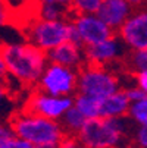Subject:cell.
<instances>
[{
    "instance_id": "obj_29",
    "label": "cell",
    "mask_w": 147,
    "mask_h": 148,
    "mask_svg": "<svg viewBox=\"0 0 147 148\" xmlns=\"http://www.w3.org/2000/svg\"><path fill=\"white\" fill-rule=\"evenodd\" d=\"M130 6H133V9H140L144 6V2L146 0H125Z\"/></svg>"
},
{
    "instance_id": "obj_26",
    "label": "cell",
    "mask_w": 147,
    "mask_h": 148,
    "mask_svg": "<svg viewBox=\"0 0 147 148\" xmlns=\"http://www.w3.org/2000/svg\"><path fill=\"white\" fill-rule=\"evenodd\" d=\"M56 148H82V145L78 142L75 136H65Z\"/></svg>"
},
{
    "instance_id": "obj_19",
    "label": "cell",
    "mask_w": 147,
    "mask_h": 148,
    "mask_svg": "<svg viewBox=\"0 0 147 148\" xmlns=\"http://www.w3.org/2000/svg\"><path fill=\"white\" fill-rule=\"evenodd\" d=\"M101 0H71L69 9L72 15L79 13H96Z\"/></svg>"
},
{
    "instance_id": "obj_21",
    "label": "cell",
    "mask_w": 147,
    "mask_h": 148,
    "mask_svg": "<svg viewBox=\"0 0 147 148\" xmlns=\"http://www.w3.org/2000/svg\"><path fill=\"white\" fill-rule=\"evenodd\" d=\"M131 141L137 148H147V125H135L131 131Z\"/></svg>"
},
{
    "instance_id": "obj_23",
    "label": "cell",
    "mask_w": 147,
    "mask_h": 148,
    "mask_svg": "<svg viewBox=\"0 0 147 148\" xmlns=\"http://www.w3.org/2000/svg\"><path fill=\"white\" fill-rule=\"evenodd\" d=\"M0 148H34V147L30 142H27V141H24V139H21V138H18V136L13 135L5 144L0 145Z\"/></svg>"
},
{
    "instance_id": "obj_15",
    "label": "cell",
    "mask_w": 147,
    "mask_h": 148,
    "mask_svg": "<svg viewBox=\"0 0 147 148\" xmlns=\"http://www.w3.org/2000/svg\"><path fill=\"white\" fill-rule=\"evenodd\" d=\"M84 122H86V117H84L74 106H71V107L63 113V116L59 119V123H60L62 129H63L66 136H75L79 132V129L82 128Z\"/></svg>"
},
{
    "instance_id": "obj_14",
    "label": "cell",
    "mask_w": 147,
    "mask_h": 148,
    "mask_svg": "<svg viewBox=\"0 0 147 148\" xmlns=\"http://www.w3.org/2000/svg\"><path fill=\"white\" fill-rule=\"evenodd\" d=\"M72 12L69 6L60 3H38L37 18L46 21H57V19H71Z\"/></svg>"
},
{
    "instance_id": "obj_5",
    "label": "cell",
    "mask_w": 147,
    "mask_h": 148,
    "mask_svg": "<svg viewBox=\"0 0 147 148\" xmlns=\"http://www.w3.org/2000/svg\"><path fill=\"white\" fill-rule=\"evenodd\" d=\"M25 35L28 43L43 51H49L65 41L72 40V24L71 19L46 21L35 18L27 27Z\"/></svg>"
},
{
    "instance_id": "obj_18",
    "label": "cell",
    "mask_w": 147,
    "mask_h": 148,
    "mask_svg": "<svg viewBox=\"0 0 147 148\" xmlns=\"http://www.w3.org/2000/svg\"><path fill=\"white\" fill-rule=\"evenodd\" d=\"M127 117L134 125H147V98L131 101L128 106Z\"/></svg>"
},
{
    "instance_id": "obj_1",
    "label": "cell",
    "mask_w": 147,
    "mask_h": 148,
    "mask_svg": "<svg viewBox=\"0 0 147 148\" xmlns=\"http://www.w3.org/2000/svg\"><path fill=\"white\" fill-rule=\"evenodd\" d=\"M0 53L9 76L24 87H35L49 63L46 51L31 43H6L0 46Z\"/></svg>"
},
{
    "instance_id": "obj_25",
    "label": "cell",
    "mask_w": 147,
    "mask_h": 148,
    "mask_svg": "<svg viewBox=\"0 0 147 148\" xmlns=\"http://www.w3.org/2000/svg\"><path fill=\"white\" fill-rule=\"evenodd\" d=\"M13 136V132H12V128L9 123H3L0 122V145L5 144L9 138Z\"/></svg>"
},
{
    "instance_id": "obj_6",
    "label": "cell",
    "mask_w": 147,
    "mask_h": 148,
    "mask_svg": "<svg viewBox=\"0 0 147 148\" xmlns=\"http://www.w3.org/2000/svg\"><path fill=\"white\" fill-rule=\"evenodd\" d=\"M78 84V71L57 65V63H47L43 73L40 75L35 88L49 92L52 95H71L77 94Z\"/></svg>"
},
{
    "instance_id": "obj_2",
    "label": "cell",
    "mask_w": 147,
    "mask_h": 148,
    "mask_svg": "<svg viewBox=\"0 0 147 148\" xmlns=\"http://www.w3.org/2000/svg\"><path fill=\"white\" fill-rule=\"evenodd\" d=\"M131 125L125 117L86 119L75 135L82 148H124L131 141Z\"/></svg>"
},
{
    "instance_id": "obj_10",
    "label": "cell",
    "mask_w": 147,
    "mask_h": 148,
    "mask_svg": "<svg viewBox=\"0 0 147 148\" xmlns=\"http://www.w3.org/2000/svg\"><path fill=\"white\" fill-rule=\"evenodd\" d=\"M128 50L147 49V13L144 9H134L124 24L115 31Z\"/></svg>"
},
{
    "instance_id": "obj_24",
    "label": "cell",
    "mask_w": 147,
    "mask_h": 148,
    "mask_svg": "<svg viewBox=\"0 0 147 148\" xmlns=\"http://www.w3.org/2000/svg\"><path fill=\"white\" fill-rule=\"evenodd\" d=\"M133 76V82L135 85H138L141 90L147 91V71H141V72H137Z\"/></svg>"
},
{
    "instance_id": "obj_3",
    "label": "cell",
    "mask_w": 147,
    "mask_h": 148,
    "mask_svg": "<svg viewBox=\"0 0 147 148\" xmlns=\"http://www.w3.org/2000/svg\"><path fill=\"white\" fill-rule=\"evenodd\" d=\"M9 125L15 136L30 142L34 148H56L66 136L57 120L30 113L24 109L9 116Z\"/></svg>"
},
{
    "instance_id": "obj_8",
    "label": "cell",
    "mask_w": 147,
    "mask_h": 148,
    "mask_svg": "<svg viewBox=\"0 0 147 148\" xmlns=\"http://www.w3.org/2000/svg\"><path fill=\"white\" fill-rule=\"evenodd\" d=\"M72 40L74 43L87 47L97 41H101L112 35V31L103 21L97 16V13H79L72 15Z\"/></svg>"
},
{
    "instance_id": "obj_17",
    "label": "cell",
    "mask_w": 147,
    "mask_h": 148,
    "mask_svg": "<svg viewBox=\"0 0 147 148\" xmlns=\"http://www.w3.org/2000/svg\"><path fill=\"white\" fill-rule=\"evenodd\" d=\"M121 65H124V68L131 75L141 71H147V49L128 50Z\"/></svg>"
},
{
    "instance_id": "obj_4",
    "label": "cell",
    "mask_w": 147,
    "mask_h": 148,
    "mask_svg": "<svg viewBox=\"0 0 147 148\" xmlns=\"http://www.w3.org/2000/svg\"><path fill=\"white\" fill-rule=\"evenodd\" d=\"M122 88L121 76L113 68L86 63L78 69L77 92L101 100Z\"/></svg>"
},
{
    "instance_id": "obj_11",
    "label": "cell",
    "mask_w": 147,
    "mask_h": 148,
    "mask_svg": "<svg viewBox=\"0 0 147 148\" xmlns=\"http://www.w3.org/2000/svg\"><path fill=\"white\" fill-rule=\"evenodd\" d=\"M47 60L50 63H57L72 69H79L86 65V54H84V47L74 43V41H65L52 50L46 51Z\"/></svg>"
},
{
    "instance_id": "obj_12",
    "label": "cell",
    "mask_w": 147,
    "mask_h": 148,
    "mask_svg": "<svg viewBox=\"0 0 147 148\" xmlns=\"http://www.w3.org/2000/svg\"><path fill=\"white\" fill-rule=\"evenodd\" d=\"M133 10V6L125 0H101L96 13L112 31H116Z\"/></svg>"
},
{
    "instance_id": "obj_16",
    "label": "cell",
    "mask_w": 147,
    "mask_h": 148,
    "mask_svg": "<svg viewBox=\"0 0 147 148\" xmlns=\"http://www.w3.org/2000/svg\"><path fill=\"white\" fill-rule=\"evenodd\" d=\"M99 101L100 100L93 98L87 94H81V92H77L72 97V106L86 119L99 117Z\"/></svg>"
},
{
    "instance_id": "obj_13",
    "label": "cell",
    "mask_w": 147,
    "mask_h": 148,
    "mask_svg": "<svg viewBox=\"0 0 147 148\" xmlns=\"http://www.w3.org/2000/svg\"><path fill=\"white\" fill-rule=\"evenodd\" d=\"M128 106L130 101L121 88L99 101V117H125Z\"/></svg>"
},
{
    "instance_id": "obj_27",
    "label": "cell",
    "mask_w": 147,
    "mask_h": 148,
    "mask_svg": "<svg viewBox=\"0 0 147 148\" xmlns=\"http://www.w3.org/2000/svg\"><path fill=\"white\" fill-rule=\"evenodd\" d=\"M9 8L6 0H0V27H3L9 22Z\"/></svg>"
},
{
    "instance_id": "obj_7",
    "label": "cell",
    "mask_w": 147,
    "mask_h": 148,
    "mask_svg": "<svg viewBox=\"0 0 147 148\" xmlns=\"http://www.w3.org/2000/svg\"><path fill=\"white\" fill-rule=\"evenodd\" d=\"M72 106L71 95H52L38 88L32 90L24 103V110L43 116L52 120H57Z\"/></svg>"
},
{
    "instance_id": "obj_9",
    "label": "cell",
    "mask_w": 147,
    "mask_h": 148,
    "mask_svg": "<svg viewBox=\"0 0 147 148\" xmlns=\"http://www.w3.org/2000/svg\"><path fill=\"white\" fill-rule=\"evenodd\" d=\"M128 49L122 40L113 32L108 38L84 47L86 63L99 66H109L115 69V65H121Z\"/></svg>"
},
{
    "instance_id": "obj_30",
    "label": "cell",
    "mask_w": 147,
    "mask_h": 148,
    "mask_svg": "<svg viewBox=\"0 0 147 148\" xmlns=\"http://www.w3.org/2000/svg\"><path fill=\"white\" fill-rule=\"evenodd\" d=\"M37 3H60V5H66L69 6L71 0H35Z\"/></svg>"
},
{
    "instance_id": "obj_20",
    "label": "cell",
    "mask_w": 147,
    "mask_h": 148,
    "mask_svg": "<svg viewBox=\"0 0 147 148\" xmlns=\"http://www.w3.org/2000/svg\"><path fill=\"white\" fill-rule=\"evenodd\" d=\"M12 104H13V98L12 94L9 92L6 84L0 81V119L2 117H8L13 113L12 112Z\"/></svg>"
},
{
    "instance_id": "obj_28",
    "label": "cell",
    "mask_w": 147,
    "mask_h": 148,
    "mask_svg": "<svg viewBox=\"0 0 147 148\" xmlns=\"http://www.w3.org/2000/svg\"><path fill=\"white\" fill-rule=\"evenodd\" d=\"M9 73H8V69H6V65L3 62V57H2V53H0V81L2 82H6Z\"/></svg>"
},
{
    "instance_id": "obj_22",
    "label": "cell",
    "mask_w": 147,
    "mask_h": 148,
    "mask_svg": "<svg viewBox=\"0 0 147 148\" xmlns=\"http://www.w3.org/2000/svg\"><path fill=\"white\" fill-rule=\"evenodd\" d=\"M122 90H124V92H125V95H127V98H128V101H130V103H131V101H137V100L147 98L146 91H144V90H141L138 85H135L134 82L131 84V85L122 88Z\"/></svg>"
}]
</instances>
